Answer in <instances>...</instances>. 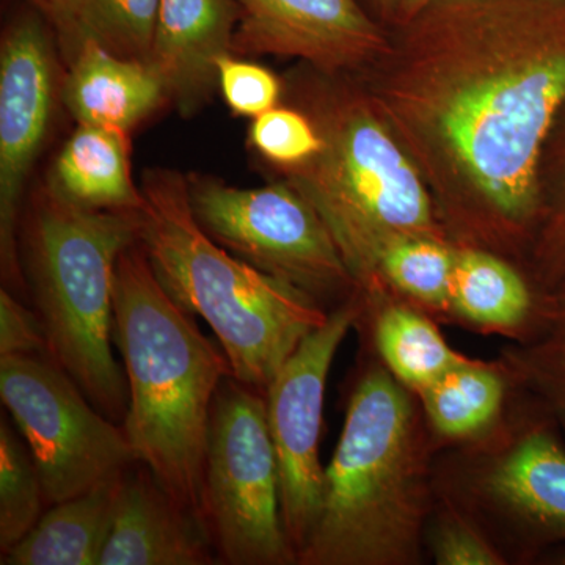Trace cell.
<instances>
[{
	"mask_svg": "<svg viewBox=\"0 0 565 565\" xmlns=\"http://www.w3.org/2000/svg\"><path fill=\"white\" fill-rule=\"evenodd\" d=\"M388 29L360 82L446 237L525 270L542 151L565 106V0H434Z\"/></svg>",
	"mask_w": 565,
	"mask_h": 565,
	"instance_id": "1",
	"label": "cell"
},
{
	"mask_svg": "<svg viewBox=\"0 0 565 565\" xmlns=\"http://www.w3.org/2000/svg\"><path fill=\"white\" fill-rule=\"evenodd\" d=\"M441 451L422 404L377 355L349 393L321 511L297 565H422Z\"/></svg>",
	"mask_w": 565,
	"mask_h": 565,
	"instance_id": "2",
	"label": "cell"
},
{
	"mask_svg": "<svg viewBox=\"0 0 565 565\" xmlns=\"http://www.w3.org/2000/svg\"><path fill=\"white\" fill-rule=\"evenodd\" d=\"M114 341L129 392L122 427L137 460L210 534L204 465L211 411L232 364L170 299L140 243L121 253L115 269Z\"/></svg>",
	"mask_w": 565,
	"mask_h": 565,
	"instance_id": "3",
	"label": "cell"
},
{
	"mask_svg": "<svg viewBox=\"0 0 565 565\" xmlns=\"http://www.w3.org/2000/svg\"><path fill=\"white\" fill-rule=\"evenodd\" d=\"M305 88V114L322 145L313 158L281 170L332 234L363 299L386 289L381 263L407 237L448 241L429 188L362 82L319 73Z\"/></svg>",
	"mask_w": 565,
	"mask_h": 565,
	"instance_id": "4",
	"label": "cell"
},
{
	"mask_svg": "<svg viewBox=\"0 0 565 565\" xmlns=\"http://www.w3.org/2000/svg\"><path fill=\"white\" fill-rule=\"evenodd\" d=\"M140 191L139 243L156 278L181 310L210 323L233 377L266 393L332 310L211 239L193 215L188 177L150 169Z\"/></svg>",
	"mask_w": 565,
	"mask_h": 565,
	"instance_id": "5",
	"label": "cell"
},
{
	"mask_svg": "<svg viewBox=\"0 0 565 565\" xmlns=\"http://www.w3.org/2000/svg\"><path fill=\"white\" fill-rule=\"evenodd\" d=\"M140 211H96L40 193L25 226V274L51 359L111 422L129 407L125 367L111 352L115 269L139 243Z\"/></svg>",
	"mask_w": 565,
	"mask_h": 565,
	"instance_id": "6",
	"label": "cell"
},
{
	"mask_svg": "<svg viewBox=\"0 0 565 565\" xmlns=\"http://www.w3.org/2000/svg\"><path fill=\"white\" fill-rule=\"evenodd\" d=\"M435 494L473 519L509 564H534L565 546V438L545 408L511 392L500 422L441 449Z\"/></svg>",
	"mask_w": 565,
	"mask_h": 565,
	"instance_id": "7",
	"label": "cell"
},
{
	"mask_svg": "<svg viewBox=\"0 0 565 565\" xmlns=\"http://www.w3.org/2000/svg\"><path fill=\"white\" fill-rule=\"evenodd\" d=\"M204 508L218 557L232 565H294L266 396L230 375L212 404Z\"/></svg>",
	"mask_w": 565,
	"mask_h": 565,
	"instance_id": "8",
	"label": "cell"
},
{
	"mask_svg": "<svg viewBox=\"0 0 565 565\" xmlns=\"http://www.w3.org/2000/svg\"><path fill=\"white\" fill-rule=\"evenodd\" d=\"M188 181L196 222L237 258L302 289L327 310L359 292L326 223L288 181L255 189L203 174Z\"/></svg>",
	"mask_w": 565,
	"mask_h": 565,
	"instance_id": "9",
	"label": "cell"
},
{
	"mask_svg": "<svg viewBox=\"0 0 565 565\" xmlns=\"http://www.w3.org/2000/svg\"><path fill=\"white\" fill-rule=\"evenodd\" d=\"M0 397L31 449L47 505L139 462L125 427L98 411L50 356L0 359Z\"/></svg>",
	"mask_w": 565,
	"mask_h": 565,
	"instance_id": "10",
	"label": "cell"
},
{
	"mask_svg": "<svg viewBox=\"0 0 565 565\" xmlns=\"http://www.w3.org/2000/svg\"><path fill=\"white\" fill-rule=\"evenodd\" d=\"M364 311L362 294L330 311L275 375L266 396L267 423L280 476L282 526L299 556L321 511L323 403L338 351Z\"/></svg>",
	"mask_w": 565,
	"mask_h": 565,
	"instance_id": "11",
	"label": "cell"
},
{
	"mask_svg": "<svg viewBox=\"0 0 565 565\" xmlns=\"http://www.w3.org/2000/svg\"><path fill=\"white\" fill-rule=\"evenodd\" d=\"M54 98L50 32L41 18L25 14L7 29L0 50V259L10 285L20 281L22 192L50 128Z\"/></svg>",
	"mask_w": 565,
	"mask_h": 565,
	"instance_id": "12",
	"label": "cell"
},
{
	"mask_svg": "<svg viewBox=\"0 0 565 565\" xmlns=\"http://www.w3.org/2000/svg\"><path fill=\"white\" fill-rule=\"evenodd\" d=\"M233 54L300 58L327 76L362 74L390 43V29L359 0H236Z\"/></svg>",
	"mask_w": 565,
	"mask_h": 565,
	"instance_id": "13",
	"label": "cell"
},
{
	"mask_svg": "<svg viewBox=\"0 0 565 565\" xmlns=\"http://www.w3.org/2000/svg\"><path fill=\"white\" fill-rule=\"evenodd\" d=\"M239 14L236 0H161L147 63L185 117L218 87L217 58L233 54Z\"/></svg>",
	"mask_w": 565,
	"mask_h": 565,
	"instance_id": "14",
	"label": "cell"
},
{
	"mask_svg": "<svg viewBox=\"0 0 565 565\" xmlns=\"http://www.w3.org/2000/svg\"><path fill=\"white\" fill-rule=\"evenodd\" d=\"M206 530L159 486L145 465L126 471L99 565H210Z\"/></svg>",
	"mask_w": 565,
	"mask_h": 565,
	"instance_id": "15",
	"label": "cell"
},
{
	"mask_svg": "<svg viewBox=\"0 0 565 565\" xmlns=\"http://www.w3.org/2000/svg\"><path fill=\"white\" fill-rule=\"evenodd\" d=\"M62 99L77 125L129 134L167 95L147 62L118 57L87 39L70 65Z\"/></svg>",
	"mask_w": 565,
	"mask_h": 565,
	"instance_id": "16",
	"label": "cell"
},
{
	"mask_svg": "<svg viewBox=\"0 0 565 565\" xmlns=\"http://www.w3.org/2000/svg\"><path fill=\"white\" fill-rule=\"evenodd\" d=\"M541 297V289L519 264L482 248L456 247L451 322L519 341L533 327Z\"/></svg>",
	"mask_w": 565,
	"mask_h": 565,
	"instance_id": "17",
	"label": "cell"
},
{
	"mask_svg": "<svg viewBox=\"0 0 565 565\" xmlns=\"http://www.w3.org/2000/svg\"><path fill=\"white\" fill-rule=\"evenodd\" d=\"M128 470L104 479L87 492L52 504L31 533L2 556L0 564L99 565Z\"/></svg>",
	"mask_w": 565,
	"mask_h": 565,
	"instance_id": "18",
	"label": "cell"
},
{
	"mask_svg": "<svg viewBox=\"0 0 565 565\" xmlns=\"http://www.w3.org/2000/svg\"><path fill=\"white\" fill-rule=\"evenodd\" d=\"M356 329L370 333L371 345L399 384L418 394L468 355L456 351L429 315L392 292L363 299Z\"/></svg>",
	"mask_w": 565,
	"mask_h": 565,
	"instance_id": "19",
	"label": "cell"
},
{
	"mask_svg": "<svg viewBox=\"0 0 565 565\" xmlns=\"http://www.w3.org/2000/svg\"><path fill=\"white\" fill-rule=\"evenodd\" d=\"M129 154V134L79 125L55 159L47 188L87 210L141 211Z\"/></svg>",
	"mask_w": 565,
	"mask_h": 565,
	"instance_id": "20",
	"label": "cell"
},
{
	"mask_svg": "<svg viewBox=\"0 0 565 565\" xmlns=\"http://www.w3.org/2000/svg\"><path fill=\"white\" fill-rule=\"evenodd\" d=\"M500 360L467 356L416 394L440 448L482 437L500 422L511 399Z\"/></svg>",
	"mask_w": 565,
	"mask_h": 565,
	"instance_id": "21",
	"label": "cell"
},
{
	"mask_svg": "<svg viewBox=\"0 0 565 565\" xmlns=\"http://www.w3.org/2000/svg\"><path fill=\"white\" fill-rule=\"evenodd\" d=\"M497 359L512 393L545 408L565 438V278L542 291L530 332L501 349Z\"/></svg>",
	"mask_w": 565,
	"mask_h": 565,
	"instance_id": "22",
	"label": "cell"
},
{
	"mask_svg": "<svg viewBox=\"0 0 565 565\" xmlns=\"http://www.w3.org/2000/svg\"><path fill=\"white\" fill-rule=\"evenodd\" d=\"M456 263V245L440 237H407L392 245L381 263L386 291L429 315L451 322L449 291Z\"/></svg>",
	"mask_w": 565,
	"mask_h": 565,
	"instance_id": "23",
	"label": "cell"
},
{
	"mask_svg": "<svg viewBox=\"0 0 565 565\" xmlns=\"http://www.w3.org/2000/svg\"><path fill=\"white\" fill-rule=\"evenodd\" d=\"M525 273L541 291L565 278V106L557 115L539 166V225Z\"/></svg>",
	"mask_w": 565,
	"mask_h": 565,
	"instance_id": "24",
	"label": "cell"
},
{
	"mask_svg": "<svg viewBox=\"0 0 565 565\" xmlns=\"http://www.w3.org/2000/svg\"><path fill=\"white\" fill-rule=\"evenodd\" d=\"M46 504L39 468L21 434L0 422V552L7 555L43 516Z\"/></svg>",
	"mask_w": 565,
	"mask_h": 565,
	"instance_id": "25",
	"label": "cell"
},
{
	"mask_svg": "<svg viewBox=\"0 0 565 565\" xmlns=\"http://www.w3.org/2000/svg\"><path fill=\"white\" fill-rule=\"evenodd\" d=\"M161 0H82L85 40L111 54L148 62Z\"/></svg>",
	"mask_w": 565,
	"mask_h": 565,
	"instance_id": "26",
	"label": "cell"
},
{
	"mask_svg": "<svg viewBox=\"0 0 565 565\" xmlns=\"http://www.w3.org/2000/svg\"><path fill=\"white\" fill-rule=\"evenodd\" d=\"M427 556L437 565H508L490 535L460 509L438 500L426 530Z\"/></svg>",
	"mask_w": 565,
	"mask_h": 565,
	"instance_id": "27",
	"label": "cell"
},
{
	"mask_svg": "<svg viewBox=\"0 0 565 565\" xmlns=\"http://www.w3.org/2000/svg\"><path fill=\"white\" fill-rule=\"evenodd\" d=\"M248 141L264 159L280 170L313 158L322 139L315 121L302 109L274 107L253 120Z\"/></svg>",
	"mask_w": 565,
	"mask_h": 565,
	"instance_id": "28",
	"label": "cell"
},
{
	"mask_svg": "<svg viewBox=\"0 0 565 565\" xmlns=\"http://www.w3.org/2000/svg\"><path fill=\"white\" fill-rule=\"evenodd\" d=\"M217 73L218 88L233 114L256 118L280 102L281 81L262 65L225 54L217 58Z\"/></svg>",
	"mask_w": 565,
	"mask_h": 565,
	"instance_id": "29",
	"label": "cell"
},
{
	"mask_svg": "<svg viewBox=\"0 0 565 565\" xmlns=\"http://www.w3.org/2000/svg\"><path fill=\"white\" fill-rule=\"evenodd\" d=\"M33 355L51 359L43 326L36 313L3 288L0 291V359Z\"/></svg>",
	"mask_w": 565,
	"mask_h": 565,
	"instance_id": "30",
	"label": "cell"
},
{
	"mask_svg": "<svg viewBox=\"0 0 565 565\" xmlns=\"http://www.w3.org/2000/svg\"><path fill=\"white\" fill-rule=\"evenodd\" d=\"M41 17L50 22L57 36L65 62H74L85 43L82 28V0H31Z\"/></svg>",
	"mask_w": 565,
	"mask_h": 565,
	"instance_id": "31",
	"label": "cell"
},
{
	"mask_svg": "<svg viewBox=\"0 0 565 565\" xmlns=\"http://www.w3.org/2000/svg\"><path fill=\"white\" fill-rule=\"evenodd\" d=\"M430 2H434V0H396L392 25L411 20L419 10L429 6ZM392 25H390V28H392Z\"/></svg>",
	"mask_w": 565,
	"mask_h": 565,
	"instance_id": "32",
	"label": "cell"
},
{
	"mask_svg": "<svg viewBox=\"0 0 565 565\" xmlns=\"http://www.w3.org/2000/svg\"><path fill=\"white\" fill-rule=\"evenodd\" d=\"M364 7H366L379 21L384 22L386 28L392 25L396 0H364Z\"/></svg>",
	"mask_w": 565,
	"mask_h": 565,
	"instance_id": "33",
	"label": "cell"
}]
</instances>
